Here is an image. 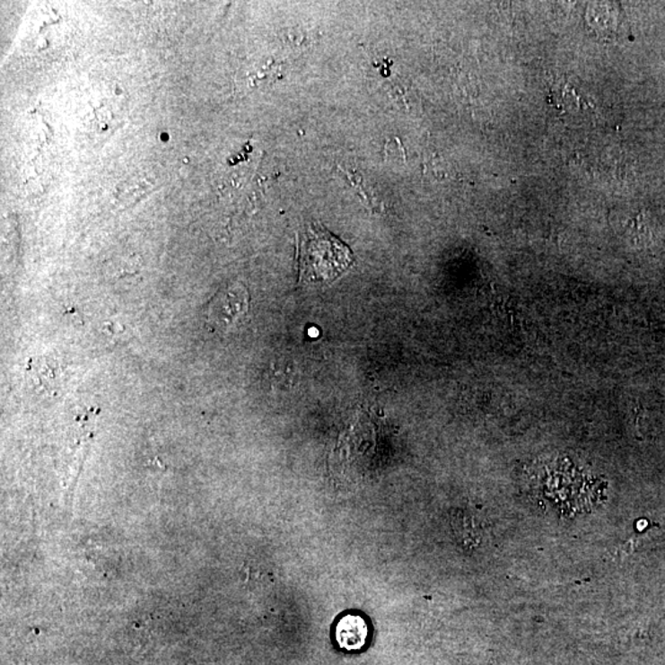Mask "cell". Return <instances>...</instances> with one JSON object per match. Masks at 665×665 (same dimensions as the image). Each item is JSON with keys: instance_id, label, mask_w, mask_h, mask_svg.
Segmentation results:
<instances>
[{"instance_id": "6da1fadb", "label": "cell", "mask_w": 665, "mask_h": 665, "mask_svg": "<svg viewBox=\"0 0 665 665\" xmlns=\"http://www.w3.org/2000/svg\"><path fill=\"white\" fill-rule=\"evenodd\" d=\"M353 251L319 224L304 232L300 243V280L303 284H328L353 266Z\"/></svg>"}, {"instance_id": "277c9868", "label": "cell", "mask_w": 665, "mask_h": 665, "mask_svg": "<svg viewBox=\"0 0 665 665\" xmlns=\"http://www.w3.org/2000/svg\"><path fill=\"white\" fill-rule=\"evenodd\" d=\"M658 534H660V531L653 530V529H650V530L646 532H641L640 535L634 536L632 540L628 541L626 545L622 546V554L631 555L632 552L640 547V546L643 544L644 541L651 540L653 536H656Z\"/></svg>"}, {"instance_id": "7a4b0ae2", "label": "cell", "mask_w": 665, "mask_h": 665, "mask_svg": "<svg viewBox=\"0 0 665 665\" xmlns=\"http://www.w3.org/2000/svg\"><path fill=\"white\" fill-rule=\"evenodd\" d=\"M336 636L343 650L359 651L365 646L369 627L359 615H346L337 622Z\"/></svg>"}, {"instance_id": "3957f363", "label": "cell", "mask_w": 665, "mask_h": 665, "mask_svg": "<svg viewBox=\"0 0 665 665\" xmlns=\"http://www.w3.org/2000/svg\"><path fill=\"white\" fill-rule=\"evenodd\" d=\"M32 369L30 372H32V377H36L38 382L45 389H56V380L57 375L61 372V367L57 363H49L48 359H36L32 360Z\"/></svg>"}]
</instances>
